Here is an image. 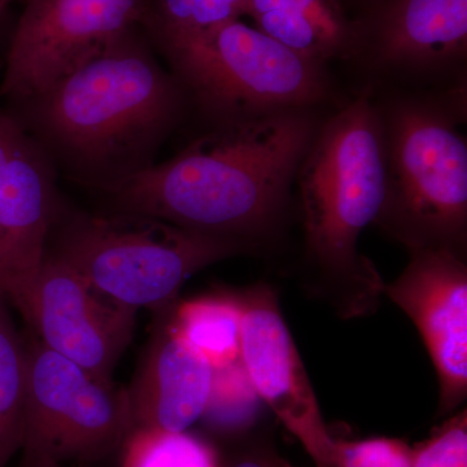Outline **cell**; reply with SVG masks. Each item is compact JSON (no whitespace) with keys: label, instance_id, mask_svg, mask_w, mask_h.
<instances>
[{"label":"cell","instance_id":"cell-1","mask_svg":"<svg viewBox=\"0 0 467 467\" xmlns=\"http://www.w3.org/2000/svg\"><path fill=\"white\" fill-rule=\"evenodd\" d=\"M316 133L306 109L218 122L173 159L107 192L115 211L256 248L281 223L292 181Z\"/></svg>","mask_w":467,"mask_h":467},{"label":"cell","instance_id":"cell-2","mask_svg":"<svg viewBox=\"0 0 467 467\" xmlns=\"http://www.w3.org/2000/svg\"><path fill=\"white\" fill-rule=\"evenodd\" d=\"M183 101L137 26L9 112L76 180L109 192L152 167Z\"/></svg>","mask_w":467,"mask_h":467},{"label":"cell","instance_id":"cell-3","mask_svg":"<svg viewBox=\"0 0 467 467\" xmlns=\"http://www.w3.org/2000/svg\"><path fill=\"white\" fill-rule=\"evenodd\" d=\"M297 174L310 266L306 292L339 317L370 315L386 284L358 243L382 211L387 156L383 116L367 95L316 133Z\"/></svg>","mask_w":467,"mask_h":467},{"label":"cell","instance_id":"cell-4","mask_svg":"<svg viewBox=\"0 0 467 467\" xmlns=\"http://www.w3.org/2000/svg\"><path fill=\"white\" fill-rule=\"evenodd\" d=\"M247 243L131 212L76 214L47 251L107 297L138 310L168 309L190 276L254 251Z\"/></svg>","mask_w":467,"mask_h":467},{"label":"cell","instance_id":"cell-5","mask_svg":"<svg viewBox=\"0 0 467 467\" xmlns=\"http://www.w3.org/2000/svg\"><path fill=\"white\" fill-rule=\"evenodd\" d=\"M383 116V115H382ZM387 192L376 223L409 251L465 252L467 146L447 113L416 101L383 116Z\"/></svg>","mask_w":467,"mask_h":467},{"label":"cell","instance_id":"cell-6","mask_svg":"<svg viewBox=\"0 0 467 467\" xmlns=\"http://www.w3.org/2000/svg\"><path fill=\"white\" fill-rule=\"evenodd\" d=\"M156 45L183 91L218 122L306 109L327 92L321 64L241 20Z\"/></svg>","mask_w":467,"mask_h":467},{"label":"cell","instance_id":"cell-7","mask_svg":"<svg viewBox=\"0 0 467 467\" xmlns=\"http://www.w3.org/2000/svg\"><path fill=\"white\" fill-rule=\"evenodd\" d=\"M26 358L24 457L94 462L121 450L131 431L126 389L39 339L26 343Z\"/></svg>","mask_w":467,"mask_h":467},{"label":"cell","instance_id":"cell-8","mask_svg":"<svg viewBox=\"0 0 467 467\" xmlns=\"http://www.w3.org/2000/svg\"><path fill=\"white\" fill-rule=\"evenodd\" d=\"M150 0H26L5 52L0 94L18 104L47 90L113 39L142 26Z\"/></svg>","mask_w":467,"mask_h":467},{"label":"cell","instance_id":"cell-9","mask_svg":"<svg viewBox=\"0 0 467 467\" xmlns=\"http://www.w3.org/2000/svg\"><path fill=\"white\" fill-rule=\"evenodd\" d=\"M57 217L50 156L16 117L0 107V295L20 313Z\"/></svg>","mask_w":467,"mask_h":467},{"label":"cell","instance_id":"cell-10","mask_svg":"<svg viewBox=\"0 0 467 467\" xmlns=\"http://www.w3.org/2000/svg\"><path fill=\"white\" fill-rule=\"evenodd\" d=\"M242 309L241 364L264 405L317 467H331L328 432L312 383L272 285L235 292Z\"/></svg>","mask_w":467,"mask_h":467},{"label":"cell","instance_id":"cell-11","mask_svg":"<svg viewBox=\"0 0 467 467\" xmlns=\"http://www.w3.org/2000/svg\"><path fill=\"white\" fill-rule=\"evenodd\" d=\"M137 312L95 290L73 267L46 252L21 315L47 348L112 379L133 339Z\"/></svg>","mask_w":467,"mask_h":467},{"label":"cell","instance_id":"cell-12","mask_svg":"<svg viewBox=\"0 0 467 467\" xmlns=\"http://www.w3.org/2000/svg\"><path fill=\"white\" fill-rule=\"evenodd\" d=\"M411 259L384 295L416 325L439 379V416L467 396V265L461 252L426 248Z\"/></svg>","mask_w":467,"mask_h":467},{"label":"cell","instance_id":"cell-13","mask_svg":"<svg viewBox=\"0 0 467 467\" xmlns=\"http://www.w3.org/2000/svg\"><path fill=\"white\" fill-rule=\"evenodd\" d=\"M128 391L131 430L186 431L201 420L214 368L174 333L167 309Z\"/></svg>","mask_w":467,"mask_h":467},{"label":"cell","instance_id":"cell-14","mask_svg":"<svg viewBox=\"0 0 467 467\" xmlns=\"http://www.w3.org/2000/svg\"><path fill=\"white\" fill-rule=\"evenodd\" d=\"M466 45L467 0H389L378 23L376 52L389 66H442Z\"/></svg>","mask_w":467,"mask_h":467},{"label":"cell","instance_id":"cell-15","mask_svg":"<svg viewBox=\"0 0 467 467\" xmlns=\"http://www.w3.org/2000/svg\"><path fill=\"white\" fill-rule=\"evenodd\" d=\"M245 15L260 32L321 66L352 45L342 0H247Z\"/></svg>","mask_w":467,"mask_h":467},{"label":"cell","instance_id":"cell-16","mask_svg":"<svg viewBox=\"0 0 467 467\" xmlns=\"http://www.w3.org/2000/svg\"><path fill=\"white\" fill-rule=\"evenodd\" d=\"M169 325L187 346L213 368L241 358L242 309L235 294L207 295L174 303Z\"/></svg>","mask_w":467,"mask_h":467},{"label":"cell","instance_id":"cell-17","mask_svg":"<svg viewBox=\"0 0 467 467\" xmlns=\"http://www.w3.org/2000/svg\"><path fill=\"white\" fill-rule=\"evenodd\" d=\"M8 306L0 295V467L21 450L26 401V343Z\"/></svg>","mask_w":467,"mask_h":467},{"label":"cell","instance_id":"cell-18","mask_svg":"<svg viewBox=\"0 0 467 467\" xmlns=\"http://www.w3.org/2000/svg\"><path fill=\"white\" fill-rule=\"evenodd\" d=\"M261 401L239 361L214 368L207 407L201 420L212 434L238 441L254 432L259 420Z\"/></svg>","mask_w":467,"mask_h":467},{"label":"cell","instance_id":"cell-19","mask_svg":"<svg viewBox=\"0 0 467 467\" xmlns=\"http://www.w3.org/2000/svg\"><path fill=\"white\" fill-rule=\"evenodd\" d=\"M121 450V467H223L216 445L189 430H131Z\"/></svg>","mask_w":467,"mask_h":467},{"label":"cell","instance_id":"cell-20","mask_svg":"<svg viewBox=\"0 0 467 467\" xmlns=\"http://www.w3.org/2000/svg\"><path fill=\"white\" fill-rule=\"evenodd\" d=\"M247 0H150L142 26L155 42L186 38L241 20Z\"/></svg>","mask_w":467,"mask_h":467},{"label":"cell","instance_id":"cell-21","mask_svg":"<svg viewBox=\"0 0 467 467\" xmlns=\"http://www.w3.org/2000/svg\"><path fill=\"white\" fill-rule=\"evenodd\" d=\"M411 451V467H467L466 409L448 418Z\"/></svg>","mask_w":467,"mask_h":467},{"label":"cell","instance_id":"cell-22","mask_svg":"<svg viewBox=\"0 0 467 467\" xmlns=\"http://www.w3.org/2000/svg\"><path fill=\"white\" fill-rule=\"evenodd\" d=\"M331 467H411V451L407 442L395 438L364 441L335 439Z\"/></svg>","mask_w":467,"mask_h":467},{"label":"cell","instance_id":"cell-23","mask_svg":"<svg viewBox=\"0 0 467 467\" xmlns=\"http://www.w3.org/2000/svg\"><path fill=\"white\" fill-rule=\"evenodd\" d=\"M235 442V450L223 457V467H276L278 451L264 432Z\"/></svg>","mask_w":467,"mask_h":467},{"label":"cell","instance_id":"cell-24","mask_svg":"<svg viewBox=\"0 0 467 467\" xmlns=\"http://www.w3.org/2000/svg\"><path fill=\"white\" fill-rule=\"evenodd\" d=\"M20 467H63L61 463L54 462V461L46 459H27L24 457L23 463Z\"/></svg>","mask_w":467,"mask_h":467},{"label":"cell","instance_id":"cell-25","mask_svg":"<svg viewBox=\"0 0 467 467\" xmlns=\"http://www.w3.org/2000/svg\"><path fill=\"white\" fill-rule=\"evenodd\" d=\"M275 466L276 467H296L295 465H292L290 461H287V460L284 459V457L279 456V454H278V456H276Z\"/></svg>","mask_w":467,"mask_h":467},{"label":"cell","instance_id":"cell-26","mask_svg":"<svg viewBox=\"0 0 467 467\" xmlns=\"http://www.w3.org/2000/svg\"><path fill=\"white\" fill-rule=\"evenodd\" d=\"M7 5H5V3L0 0V29H2L3 23H5V11H7Z\"/></svg>","mask_w":467,"mask_h":467},{"label":"cell","instance_id":"cell-27","mask_svg":"<svg viewBox=\"0 0 467 467\" xmlns=\"http://www.w3.org/2000/svg\"><path fill=\"white\" fill-rule=\"evenodd\" d=\"M3 3H5V5H9V3L12 2V0H2Z\"/></svg>","mask_w":467,"mask_h":467}]
</instances>
